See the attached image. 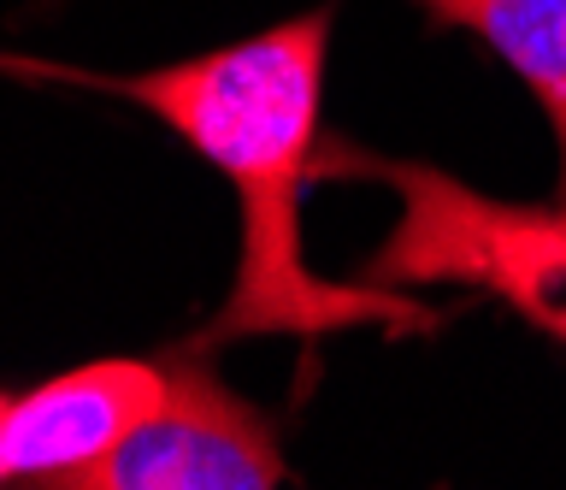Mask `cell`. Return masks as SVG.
I'll return each mask as SVG.
<instances>
[{"instance_id":"1","label":"cell","mask_w":566,"mask_h":490,"mask_svg":"<svg viewBox=\"0 0 566 490\" xmlns=\"http://www.w3.org/2000/svg\"><path fill=\"white\" fill-rule=\"evenodd\" d=\"M331 7L283 19L212 54L159 65L142 77H88L130 95L171 125L242 196V254L224 307L201 325L195 348L242 337H336L348 325L431 331L437 313L407 290L331 284L301 260V189L318 166V101H325Z\"/></svg>"},{"instance_id":"2","label":"cell","mask_w":566,"mask_h":490,"mask_svg":"<svg viewBox=\"0 0 566 490\" xmlns=\"http://www.w3.org/2000/svg\"><path fill=\"white\" fill-rule=\"evenodd\" d=\"M343 178L389 184L401 219L384 237V249L360 267V284L378 290H424V284H467L531 320L543 337L566 348V201H495L484 189L449 178L419 160H389V154L354 143H318V166Z\"/></svg>"},{"instance_id":"3","label":"cell","mask_w":566,"mask_h":490,"mask_svg":"<svg viewBox=\"0 0 566 490\" xmlns=\"http://www.w3.org/2000/svg\"><path fill=\"white\" fill-rule=\"evenodd\" d=\"M283 479L290 461L272 426L242 396H230L195 355H177L166 408L71 490H272Z\"/></svg>"},{"instance_id":"4","label":"cell","mask_w":566,"mask_h":490,"mask_svg":"<svg viewBox=\"0 0 566 490\" xmlns=\"http://www.w3.org/2000/svg\"><path fill=\"white\" fill-rule=\"evenodd\" d=\"M171 366L148 361H88L12 402L7 414V467L12 479L77 484L95 461H106L136 426L166 408Z\"/></svg>"},{"instance_id":"5","label":"cell","mask_w":566,"mask_h":490,"mask_svg":"<svg viewBox=\"0 0 566 490\" xmlns=\"http://www.w3.org/2000/svg\"><path fill=\"white\" fill-rule=\"evenodd\" d=\"M437 30H467L507 65L543 107L560 148V189L566 201V0H419Z\"/></svg>"},{"instance_id":"6","label":"cell","mask_w":566,"mask_h":490,"mask_svg":"<svg viewBox=\"0 0 566 490\" xmlns=\"http://www.w3.org/2000/svg\"><path fill=\"white\" fill-rule=\"evenodd\" d=\"M7 414H12V396H0V484L12 479V467H7Z\"/></svg>"}]
</instances>
